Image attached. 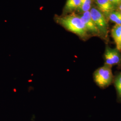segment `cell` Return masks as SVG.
<instances>
[{
    "label": "cell",
    "instance_id": "7",
    "mask_svg": "<svg viewBox=\"0 0 121 121\" xmlns=\"http://www.w3.org/2000/svg\"><path fill=\"white\" fill-rule=\"evenodd\" d=\"M111 34L115 43L116 49L121 51V24H116L112 27Z\"/></svg>",
    "mask_w": 121,
    "mask_h": 121
},
{
    "label": "cell",
    "instance_id": "10",
    "mask_svg": "<svg viewBox=\"0 0 121 121\" xmlns=\"http://www.w3.org/2000/svg\"><path fill=\"white\" fill-rule=\"evenodd\" d=\"M91 7V0H82L81 4L78 9L82 13L90 11Z\"/></svg>",
    "mask_w": 121,
    "mask_h": 121
},
{
    "label": "cell",
    "instance_id": "11",
    "mask_svg": "<svg viewBox=\"0 0 121 121\" xmlns=\"http://www.w3.org/2000/svg\"><path fill=\"white\" fill-rule=\"evenodd\" d=\"M115 86L118 95L121 98V73H119L115 78Z\"/></svg>",
    "mask_w": 121,
    "mask_h": 121
},
{
    "label": "cell",
    "instance_id": "2",
    "mask_svg": "<svg viewBox=\"0 0 121 121\" xmlns=\"http://www.w3.org/2000/svg\"><path fill=\"white\" fill-rule=\"evenodd\" d=\"M112 72L111 66L105 65L97 69L94 74L96 83L101 87L109 86L112 82Z\"/></svg>",
    "mask_w": 121,
    "mask_h": 121
},
{
    "label": "cell",
    "instance_id": "6",
    "mask_svg": "<svg viewBox=\"0 0 121 121\" xmlns=\"http://www.w3.org/2000/svg\"><path fill=\"white\" fill-rule=\"evenodd\" d=\"M98 10L103 14L109 15L114 11V5L109 0H96Z\"/></svg>",
    "mask_w": 121,
    "mask_h": 121
},
{
    "label": "cell",
    "instance_id": "13",
    "mask_svg": "<svg viewBox=\"0 0 121 121\" xmlns=\"http://www.w3.org/2000/svg\"><path fill=\"white\" fill-rule=\"evenodd\" d=\"M119 12H121V3L119 6Z\"/></svg>",
    "mask_w": 121,
    "mask_h": 121
},
{
    "label": "cell",
    "instance_id": "4",
    "mask_svg": "<svg viewBox=\"0 0 121 121\" xmlns=\"http://www.w3.org/2000/svg\"><path fill=\"white\" fill-rule=\"evenodd\" d=\"M105 65L111 66L118 64L120 60L119 51L116 48L112 49L106 47L104 52Z\"/></svg>",
    "mask_w": 121,
    "mask_h": 121
},
{
    "label": "cell",
    "instance_id": "12",
    "mask_svg": "<svg viewBox=\"0 0 121 121\" xmlns=\"http://www.w3.org/2000/svg\"><path fill=\"white\" fill-rule=\"evenodd\" d=\"M109 0L114 5L119 4H120L121 3V0Z\"/></svg>",
    "mask_w": 121,
    "mask_h": 121
},
{
    "label": "cell",
    "instance_id": "3",
    "mask_svg": "<svg viewBox=\"0 0 121 121\" xmlns=\"http://www.w3.org/2000/svg\"><path fill=\"white\" fill-rule=\"evenodd\" d=\"M91 17L99 29V32L106 35L107 33L108 26L104 14L98 9L92 8L90 10Z\"/></svg>",
    "mask_w": 121,
    "mask_h": 121
},
{
    "label": "cell",
    "instance_id": "1",
    "mask_svg": "<svg viewBox=\"0 0 121 121\" xmlns=\"http://www.w3.org/2000/svg\"><path fill=\"white\" fill-rule=\"evenodd\" d=\"M56 21L67 30L81 37L86 35L87 30L80 17L68 15L58 17Z\"/></svg>",
    "mask_w": 121,
    "mask_h": 121
},
{
    "label": "cell",
    "instance_id": "9",
    "mask_svg": "<svg viewBox=\"0 0 121 121\" xmlns=\"http://www.w3.org/2000/svg\"><path fill=\"white\" fill-rule=\"evenodd\" d=\"M109 19L116 23V24H121V14L119 12L113 11L108 15Z\"/></svg>",
    "mask_w": 121,
    "mask_h": 121
},
{
    "label": "cell",
    "instance_id": "5",
    "mask_svg": "<svg viewBox=\"0 0 121 121\" xmlns=\"http://www.w3.org/2000/svg\"><path fill=\"white\" fill-rule=\"evenodd\" d=\"M80 17L83 22L87 31L95 34H98L100 32L91 17L90 11L82 13V15Z\"/></svg>",
    "mask_w": 121,
    "mask_h": 121
},
{
    "label": "cell",
    "instance_id": "8",
    "mask_svg": "<svg viewBox=\"0 0 121 121\" xmlns=\"http://www.w3.org/2000/svg\"><path fill=\"white\" fill-rule=\"evenodd\" d=\"M81 1L82 0H67L65 6V11L70 12L78 9L81 4Z\"/></svg>",
    "mask_w": 121,
    "mask_h": 121
}]
</instances>
